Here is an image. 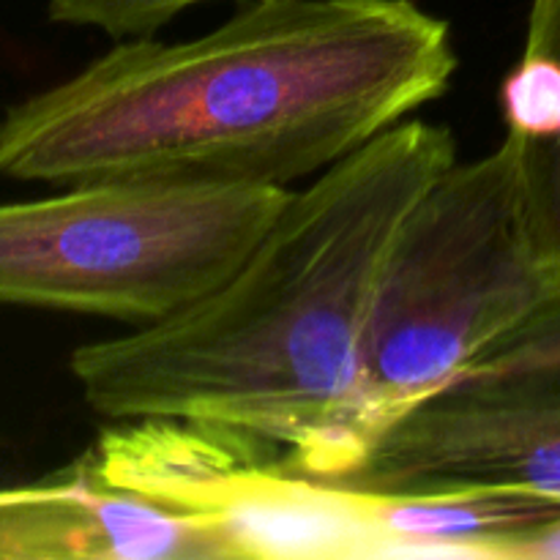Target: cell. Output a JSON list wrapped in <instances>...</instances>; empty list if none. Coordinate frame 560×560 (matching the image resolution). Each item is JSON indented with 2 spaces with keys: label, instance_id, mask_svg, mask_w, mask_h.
<instances>
[{
  "label": "cell",
  "instance_id": "cell-8",
  "mask_svg": "<svg viewBox=\"0 0 560 560\" xmlns=\"http://www.w3.org/2000/svg\"><path fill=\"white\" fill-rule=\"evenodd\" d=\"M534 260L560 288V0H534L523 55L501 85Z\"/></svg>",
  "mask_w": 560,
  "mask_h": 560
},
{
  "label": "cell",
  "instance_id": "cell-6",
  "mask_svg": "<svg viewBox=\"0 0 560 560\" xmlns=\"http://www.w3.org/2000/svg\"><path fill=\"white\" fill-rule=\"evenodd\" d=\"M345 485L498 487L560 503V288L463 377L381 432Z\"/></svg>",
  "mask_w": 560,
  "mask_h": 560
},
{
  "label": "cell",
  "instance_id": "cell-4",
  "mask_svg": "<svg viewBox=\"0 0 560 560\" xmlns=\"http://www.w3.org/2000/svg\"><path fill=\"white\" fill-rule=\"evenodd\" d=\"M290 195L279 186L96 180L0 202V306L151 326L224 282Z\"/></svg>",
  "mask_w": 560,
  "mask_h": 560
},
{
  "label": "cell",
  "instance_id": "cell-9",
  "mask_svg": "<svg viewBox=\"0 0 560 560\" xmlns=\"http://www.w3.org/2000/svg\"><path fill=\"white\" fill-rule=\"evenodd\" d=\"M202 3L211 0H49L47 16L58 25L93 27L118 42L153 36L186 9Z\"/></svg>",
  "mask_w": 560,
  "mask_h": 560
},
{
  "label": "cell",
  "instance_id": "cell-7",
  "mask_svg": "<svg viewBox=\"0 0 560 560\" xmlns=\"http://www.w3.org/2000/svg\"><path fill=\"white\" fill-rule=\"evenodd\" d=\"M0 560H235L222 528L107 485L91 457L0 490Z\"/></svg>",
  "mask_w": 560,
  "mask_h": 560
},
{
  "label": "cell",
  "instance_id": "cell-2",
  "mask_svg": "<svg viewBox=\"0 0 560 560\" xmlns=\"http://www.w3.org/2000/svg\"><path fill=\"white\" fill-rule=\"evenodd\" d=\"M457 162L443 124L408 118L290 195L233 273L126 337L82 345L71 372L109 421L189 419L266 438L290 470L355 468L361 342L399 224Z\"/></svg>",
  "mask_w": 560,
  "mask_h": 560
},
{
  "label": "cell",
  "instance_id": "cell-5",
  "mask_svg": "<svg viewBox=\"0 0 560 560\" xmlns=\"http://www.w3.org/2000/svg\"><path fill=\"white\" fill-rule=\"evenodd\" d=\"M271 441L189 419H126L88 452L107 485L211 523L235 560L386 558L377 495L290 470Z\"/></svg>",
  "mask_w": 560,
  "mask_h": 560
},
{
  "label": "cell",
  "instance_id": "cell-3",
  "mask_svg": "<svg viewBox=\"0 0 560 560\" xmlns=\"http://www.w3.org/2000/svg\"><path fill=\"white\" fill-rule=\"evenodd\" d=\"M547 293L512 140L448 164L399 224L377 279L350 424L355 468L386 427L463 377Z\"/></svg>",
  "mask_w": 560,
  "mask_h": 560
},
{
  "label": "cell",
  "instance_id": "cell-1",
  "mask_svg": "<svg viewBox=\"0 0 560 560\" xmlns=\"http://www.w3.org/2000/svg\"><path fill=\"white\" fill-rule=\"evenodd\" d=\"M416 0H252L186 42L118 38L0 115V175L279 186L320 175L452 85Z\"/></svg>",
  "mask_w": 560,
  "mask_h": 560
}]
</instances>
